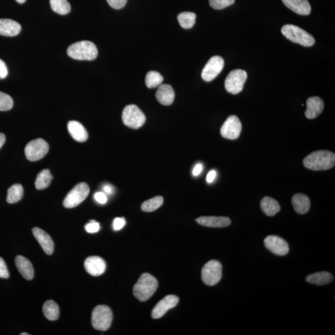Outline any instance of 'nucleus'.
Returning <instances> with one entry per match:
<instances>
[{"instance_id":"13","label":"nucleus","mask_w":335,"mask_h":335,"mask_svg":"<svg viewBox=\"0 0 335 335\" xmlns=\"http://www.w3.org/2000/svg\"><path fill=\"white\" fill-rule=\"evenodd\" d=\"M266 249L279 256H284L289 252L288 242L277 235L267 236L264 241Z\"/></svg>"},{"instance_id":"25","label":"nucleus","mask_w":335,"mask_h":335,"mask_svg":"<svg viewBox=\"0 0 335 335\" xmlns=\"http://www.w3.org/2000/svg\"><path fill=\"white\" fill-rule=\"evenodd\" d=\"M261 208L266 215L272 217L277 215L281 210V206L277 200L264 197L261 201Z\"/></svg>"},{"instance_id":"30","label":"nucleus","mask_w":335,"mask_h":335,"mask_svg":"<svg viewBox=\"0 0 335 335\" xmlns=\"http://www.w3.org/2000/svg\"><path fill=\"white\" fill-rule=\"evenodd\" d=\"M196 15L192 12H182L179 14L178 20L180 26L185 29H190L196 22Z\"/></svg>"},{"instance_id":"15","label":"nucleus","mask_w":335,"mask_h":335,"mask_svg":"<svg viewBox=\"0 0 335 335\" xmlns=\"http://www.w3.org/2000/svg\"><path fill=\"white\" fill-rule=\"evenodd\" d=\"M84 265L87 272L94 277H99L103 275L106 269V262L99 257L87 258Z\"/></svg>"},{"instance_id":"43","label":"nucleus","mask_w":335,"mask_h":335,"mask_svg":"<svg viewBox=\"0 0 335 335\" xmlns=\"http://www.w3.org/2000/svg\"><path fill=\"white\" fill-rule=\"evenodd\" d=\"M217 175L216 171L215 170H211L209 173L207 174L206 180L209 184H212L215 181Z\"/></svg>"},{"instance_id":"16","label":"nucleus","mask_w":335,"mask_h":335,"mask_svg":"<svg viewBox=\"0 0 335 335\" xmlns=\"http://www.w3.org/2000/svg\"><path fill=\"white\" fill-rule=\"evenodd\" d=\"M33 233L36 240L47 255H52L54 249V243L50 236L40 228H33Z\"/></svg>"},{"instance_id":"19","label":"nucleus","mask_w":335,"mask_h":335,"mask_svg":"<svg viewBox=\"0 0 335 335\" xmlns=\"http://www.w3.org/2000/svg\"><path fill=\"white\" fill-rule=\"evenodd\" d=\"M174 97L175 94L174 89L170 84H162L158 88L156 98L163 105H171L173 103Z\"/></svg>"},{"instance_id":"27","label":"nucleus","mask_w":335,"mask_h":335,"mask_svg":"<svg viewBox=\"0 0 335 335\" xmlns=\"http://www.w3.org/2000/svg\"><path fill=\"white\" fill-rule=\"evenodd\" d=\"M43 313L46 319L50 321L57 320L60 315L57 303L52 300L46 301L43 306Z\"/></svg>"},{"instance_id":"47","label":"nucleus","mask_w":335,"mask_h":335,"mask_svg":"<svg viewBox=\"0 0 335 335\" xmlns=\"http://www.w3.org/2000/svg\"><path fill=\"white\" fill-rule=\"evenodd\" d=\"M20 334L21 335H29V334L27 333H22Z\"/></svg>"},{"instance_id":"32","label":"nucleus","mask_w":335,"mask_h":335,"mask_svg":"<svg viewBox=\"0 0 335 335\" xmlns=\"http://www.w3.org/2000/svg\"><path fill=\"white\" fill-rule=\"evenodd\" d=\"M163 76L160 73L155 71H150L147 73L145 78L146 85L149 88H154L161 85L163 83Z\"/></svg>"},{"instance_id":"10","label":"nucleus","mask_w":335,"mask_h":335,"mask_svg":"<svg viewBox=\"0 0 335 335\" xmlns=\"http://www.w3.org/2000/svg\"><path fill=\"white\" fill-rule=\"evenodd\" d=\"M49 148V145L44 140L35 139L27 143L25 148V155L29 161H38L46 156Z\"/></svg>"},{"instance_id":"4","label":"nucleus","mask_w":335,"mask_h":335,"mask_svg":"<svg viewBox=\"0 0 335 335\" xmlns=\"http://www.w3.org/2000/svg\"><path fill=\"white\" fill-rule=\"evenodd\" d=\"M283 35L287 39L303 46L311 47L315 44L313 36L300 27L292 24H287L281 29Z\"/></svg>"},{"instance_id":"45","label":"nucleus","mask_w":335,"mask_h":335,"mask_svg":"<svg viewBox=\"0 0 335 335\" xmlns=\"http://www.w3.org/2000/svg\"><path fill=\"white\" fill-rule=\"evenodd\" d=\"M6 141V137L4 134L0 133V148L3 147Z\"/></svg>"},{"instance_id":"5","label":"nucleus","mask_w":335,"mask_h":335,"mask_svg":"<svg viewBox=\"0 0 335 335\" xmlns=\"http://www.w3.org/2000/svg\"><path fill=\"white\" fill-rule=\"evenodd\" d=\"M112 313L109 307L104 305L96 307L92 312V323L96 330L106 331L111 325Z\"/></svg>"},{"instance_id":"24","label":"nucleus","mask_w":335,"mask_h":335,"mask_svg":"<svg viewBox=\"0 0 335 335\" xmlns=\"http://www.w3.org/2000/svg\"><path fill=\"white\" fill-rule=\"evenodd\" d=\"M292 204L295 212L299 215L308 213L311 207V201L309 197L301 193L295 194L292 197Z\"/></svg>"},{"instance_id":"8","label":"nucleus","mask_w":335,"mask_h":335,"mask_svg":"<svg viewBox=\"0 0 335 335\" xmlns=\"http://www.w3.org/2000/svg\"><path fill=\"white\" fill-rule=\"evenodd\" d=\"M89 193L88 185L80 182L70 191L64 201V205L66 208H74L80 204L88 197Z\"/></svg>"},{"instance_id":"41","label":"nucleus","mask_w":335,"mask_h":335,"mask_svg":"<svg viewBox=\"0 0 335 335\" xmlns=\"http://www.w3.org/2000/svg\"><path fill=\"white\" fill-rule=\"evenodd\" d=\"M8 74L7 66L4 61L0 59V79H4L7 77Z\"/></svg>"},{"instance_id":"33","label":"nucleus","mask_w":335,"mask_h":335,"mask_svg":"<svg viewBox=\"0 0 335 335\" xmlns=\"http://www.w3.org/2000/svg\"><path fill=\"white\" fill-rule=\"evenodd\" d=\"M163 203V198L162 196L155 197V198L147 200V201L143 202L142 204L141 209L144 212H153V211L161 207Z\"/></svg>"},{"instance_id":"2","label":"nucleus","mask_w":335,"mask_h":335,"mask_svg":"<svg viewBox=\"0 0 335 335\" xmlns=\"http://www.w3.org/2000/svg\"><path fill=\"white\" fill-rule=\"evenodd\" d=\"M159 286L158 281L149 273H143L135 284L133 292L135 296L141 302H145L153 295Z\"/></svg>"},{"instance_id":"35","label":"nucleus","mask_w":335,"mask_h":335,"mask_svg":"<svg viewBox=\"0 0 335 335\" xmlns=\"http://www.w3.org/2000/svg\"><path fill=\"white\" fill-rule=\"evenodd\" d=\"M235 3V0H209L210 7L215 10H222Z\"/></svg>"},{"instance_id":"26","label":"nucleus","mask_w":335,"mask_h":335,"mask_svg":"<svg viewBox=\"0 0 335 335\" xmlns=\"http://www.w3.org/2000/svg\"><path fill=\"white\" fill-rule=\"evenodd\" d=\"M333 280V275L330 272L326 271L313 273L306 278V281L309 283L317 286L326 285L330 283Z\"/></svg>"},{"instance_id":"38","label":"nucleus","mask_w":335,"mask_h":335,"mask_svg":"<svg viewBox=\"0 0 335 335\" xmlns=\"http://www.w3.org/2000/svg\"><path fill=\"white\" fill-rule=\"evenodd\" d=\"M127 1H128V0H107L108 4L110 5L112 8L116 10L121 9V8L125 7Z\"/></svg>"},{"instance_id":"9","label":"nucleus","mask_w":335,"mask_h":335,"mask_svg":"<svg viewBox=\"0 0 335 335\" xmlns=\"http://www.w3.org/2000/svg\"><path fill=\"white\" fill-rule=\"evenodd\" d=\"M247 74L243 70H234L227 76L225 87L230 94L236 95L242 91L247 80Z\"/></svg>"},{"instance_id":"6","label":"nucleus","mask_w":335,"mask_h":335,"mask_svg":"<svg viewBox=\"0 0 335 335\" xmlns=\"http://www.w3.org/2000/svg\"><path fill=\"white\" fill-rule=\"evenodd\" d=\"M123 123L129 128L137 129L144 125L146 117L139 107L130 105L125 107L122 115Z\"/></svg>"},{"instance_id":"28","label":"nucleus","mask_w":335,"mask_h":335,"mask_svg":"<svg viewBox=\"0 0 335 335\" xmlns=\"http://www.w3.org/2000/svg\"><path fill=\"white\" fill-rule=\"evenodd\" d=\"M23 187L20 184H15L8 190L7 201L9 204H15L21 201L23 197Z\"/></svg>"},{"instance_id":"39","label":"nucleus","mask_w":335,"mask_h":335,"mask_svg":"<svg viewBox=\"0 0 335 335\" xmlns=\"http://www.w3.org/2000/svg\"><path fill=\"white\" fill-rule=\"evenodd\" d=\"M126 221L124 218H115L112 224V227L115 231L120 230L125 226Z\"/></svg>"},{"instance_id":"34","label":"nucleus","mask_w":335,"mask_h":335,"mask_svg":"<svg viewBox=\"0 0 335 335\" xmlns=\"http://www.w3.org/2000/svg\"><path fill=\"white\" fill-rule=\"evenodd\" d=\"M13 106V101L10 95L0 92V111H9Z\"/></svg>"},{"instance_id":"40","label":"nucleus","mask_w":335,"mask_h":335,"mask_svg":"<svg viewBox=\"0 0 335 335\" xmlns=\"http://www.w3.org/2000/svg\"><path fill=\"white\" fill-rule=\"evenodd\" d=\"M94 198L98 203L105 204L108 202V197L103 192H97L95 194Z\"/></svg>"},{"instance_id":"17","label":"nucleus","mask_w":335,"mask_h":335,"mask_svg":"<svg viewBox=\"0 0 335 335\" xmlns=\"http://www.w3.org/2000/svg\"><path fill=\"white\" fill-rule=\"evenodd\" d=\"M202 226L212 228H222L229 226L230 219L226 217H201L195 220Z\"/></svg>"},{"instance_id":"3","label":"nucleus","mask_w":335,"mask_h":335,"mask_svg":"<svg viewBox=\"0 0 335 335\" xmlns=\"http://www.w3.org/2000/svg\"><path fill=\"white\" fill-rule=\"evenodd\" d=\"M67 53L70 57L78 60H94L98 56V49L94 42L83 41L70 46Z\"/></svg>"},{"instance_id":"21","label":"nucleus","mask_w":335,"mask_h":335,"mask_svg":"<svg viewBox=\"0 0 335 335\" xmlns=\"http://www.w3.org/2000/svg\"><path fill=\"white\" fill-rule=\"evenodd\" d=\"M67 128L73 139L79 142L86 141L88 138V132L84 127L78 121H69Z\"/></svg>"},{"instance_id":"7","label":"nucleus","mask_w":335,"mask_h":335,"mask_svg":"<svg viewBox=\"0 0 335 335\" xmlns=\"http://www.w3.org/2000/svg\"><path fill=\"white\" fill-rule=\"evenodd\" d=\"M222 277V266L218 260L207 262L202 269V280L207 286H212L219 283Z\"/></svg>"},{"instance_id":"44","label":"nucleus","mask_w":335,"mask_h":335,"mask_svg":"<svg viewBox=\"0 0 335 335\" xmlns=\"http://www.w3.org/2000/svg\"><path fill=\"white\" fill-rule=\"evenodd\" d=\"M202 169H203V167H202V165L201 164V163L197 164L193 171V175L194 176H198L199 175V174L202 172Z\"/></svg>"},{"instance_id":"31","label":"nucleus","mask_w":335,"mask_h":335,"mask_svg":"<svg viewBox=\"0 0 335 335\" xmlns=\"http://www.w3.org/2000/svg\"><path fill=\"white\" fill-rule=\"evenodd\" d=\"M50 4L53 11L62 15H67L71 10L67 0H50Z\"/></svg>"},{"instance_id":"12","label":"nucleus","mask_w":335,"mask_h":335,"mask_svg":"<svg viewBox=\"0 0 335 335\" xmlns=\"http://www.w3.org/2000/svg\"><path fill=\"white\" fill-rule=\"evenodd\" d=\"M241 129V123L238 117L236 115H230L222 125L221 134L225 139L235 140L240 136Z\"/></svg>"},{"instance_id":"22","label":"nucleus","mask_w":335,"mask_h":335,"mask_svg":"<svg viewBox=\"0 0 335 335\" xmlns=\"http://www.w3.org/2000/svg\"><path fill=\"white\" fill-rule=\"evenodd\" d=\"M287 7L300 15H309L311 7L308 0H282Z\"/></svg>"},{"instance_id":"20","label":"nucleus","mask_w":335,"mask_h":335,"mask_svg":"<svg viewBox=\"0 0 335 335\" xmlns=\"http://www.w3.org/2000/svg\"><path fill=\"white\" fill-rule=\"evenodd\" d=\"M21 30L18 22L10 19H0V35L13 37L18 35Z\"/></svg>"},{"instance_id":"29","label":"nucleus","mask_w":335,"mask_h":335,"mask_svg":"<svg viewBox=\"0 0 335 335\" xmlns=\"http://www.w3.org/2000/svg\"><path fill=\"white\" fill-rule=\"evenodd\" d=\"M53 176L50 171L47 169L41 171L38 174L35 181L36 189L39 190H44L49 187L51 184Z\"/></svg>"},{"instance_id":"1","label":"nucleus","mask_w":335,"mask_h":335,"mask_svg":"<svg viewBox=\"0 0 335 335\" xmlns=\"http://www.w3.org/2000/svg\"><path fill=\"white\" fill-rule=\"evenodd\" d=\"M303 165L307 168L314 171L326 170L335 164V155L328 150L312 152L304 159Z\"/></svg>"},{"instance_id":"11","label":"nucleus","mask_w":335,"mask_h":335,"mask_svg":"<svg viewBox=\"0 0 335 335\" xmlns=\"http://www.w3.org/2000/svg\"><path fill=\"white\" fill-rule=\"evenodd\" d=\"M224 60L220 56H214L205 65L202 72V78L209 82L215 79L223 69Z\"/></svg>"},{"instance_id":"37","label":"nucleus","mask_w":335,"mask_h":335,"mask_svg":"<svg viewBox=\"0 0 335 335\" xmlns=\"http://www.w3.org/2000/svg\"><path fill=\"white\" fill-rule=\"evenodd\" d=\"M9 277V271H8L7 264L4 259L0 257V278L7 279Z\"/></svg>"},{"instance_id":"14","label":"nucleus","mask_w":335,"mask_h":335,"mask_svg":"<svg viewBox=\"0 0 335 335\" xmlns=\"http://www.w3.org/2000/svg\"><path fill=\"white\" fill-rule=\"evenodd\" d=\"M178 302L179 298L176 295H167L155 307L151 312V317L155 319H160L167 313L169 310L176 307Z\"/></svg>"},{"instance_id":"42","label":"nucleus","mask_w":335,"mask_h":335,"mask_svg":"<svg viewBox=\"0 0 335 335\" xmlns=\"http://www.w3.org/2000/svg\"><path fill=\"white\" fill-rule=\"evenodd\" d=\"M103 191L106 195L110 196L114 193V188L110 184H105L103 186Z\"/></svg>"},{"instance_id":"18","label":"nucleus","mask_w":335,"mask_h":335,"mask_svg":"<svg viewBox=\"0 0 335 335\" xmlns=\"http://www.w3.org/2000/svg\"><path fill=\"white\" fill-rule=\"evenodd\" d=\"M324 103L321 98L317 97L309 98L307 101L306 116L310 119H315L322 113Z\"/></svg>"},{"instance_id":"23","label":"nucleus","mask_w":335,"mask_h":335,"mask_svg":"<svg viewBox=\"0 0 335 335\" xmlns=\"http://www.w3.org/2000/svg\"><path fill=\"white\" fill-rule=\"evenodd\" d=\"M15 264L22 277L27 280H32L35 275L32 263L22 256H18L15 258Z\"/></svg>"},{"instance_id":"46","label":"nucleus","mask_w":335,"mask_h":335,"mask_svg":"<svg viewBox=\"0 0 335 335\" xmlns=\"http://www.w3.org/2000/svg\"><path fill=\"white\" fill-rule=\"evenodd\" d=\"M16 1L19 3V4H24L26 2V0H16Z\"/></svg>"},{"instance_id":"36","label":"nucleus","mask_w":335,"mask_h":335,"mask_svg":"<svg viewBox=\"0 0 335 335\" xmlns=\"http://www.w3.org/2000/svg\"><path fill=\"white\" fill-rule=\"evenodd\" d=\"M100 229V225L95 221H91L85 225V230L89 233H97Z\"/></svg>"}]
</instances>
